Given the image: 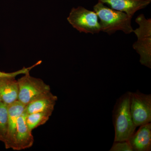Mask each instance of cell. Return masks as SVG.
Returning a JSON list of instances; mask_svg holds the SVG:
<instances>
[{
  "instance_id": "16",
  "label": "cell",
  "mask_w": 151,
  "mask_h": 151,
  "mask_svg": "<svg viewBox=\"0 0 151 151\" xmlns=\"http://www.w3.org/2000/svg\"><path fill=\"white\" fill-rule=\"evenodd\" d=\"M110 151H133L128 140L114 142Z\"/></svg>"
},
{
  "instance_id": "11",
  "label": "cell",
  "mask_w": 151,
  "mask_h": 151,
  "mask_svg": "<svg viewBox=\"0 0 151 151\" xmlns=\"http://www.w3.org/2000/svg\"><path fill=\"white\" fill-rule=\"evenodd\" d=\"M133 151H151V123L140 126L128 139Z\"/></svg>"
},
{
  "instance_id": "15",
  "label": "cell",
  "mask_w": 151,
  "mask_h": 151,
  "mask_svg": "<svg viewBox=\"0 0 151 151\" xmlns=\"http://www.w3.org/2000/svg\"><path fill=\"white\" fill-rule=\"evenodd\" d=\"M42 60H40L38 61L35 64H34L30 67L26 68L23 67L20 70H17L16 71H14L11 73H6V72H3V71H0V77H16L17 76L20 75V74H25L27 73H29L32 69L34 68L36 66L40 65L42 63Z\"/></svg>"
},
{
  "instance_id": "12",
  "label": "cell",
  "mask_w": 151,
  "mask_h": 151,
  "mask_svg": "<svg viewBox=\"0 0 151 151\" xmlns=\"http://www.w3.org/2000/svg\"><path fill=\"white\" fill-rule=\"evenodd\" d=\"M19 85L14 77H0V98L6 105L18 100Z\"/></svg>"
},
{
  "instance_id": "10",
  "label": "cell",
  "mask_w": 151,
  "mask_h": 151,
  "mask_svg": "<svg viewBox=\"0 0 151 151\" xmlns=\"http://www.w3.org/2000/svg\"><path fill=\"white\" fill-rule=\"evenodd\" d=\"M58 97L50 92H46L36 97L25 108L24 112L28 114L37 112L52 113Z\"/></svg>"
},
{
  "instance_id": "7",
  "label": "cell",
  "mask_w": 151,
  "mask_h": 151,
  "mask_svg": "<svg viewBox=\"0 0 151 151\" xmlns=\"http://www.w3.org/2000/svg\"><path fill=\"white\" fill-rule=\"evenodd\" d=\"M25 106L18 100L8 105L9 113L8 131L5 141L4 142L6 149L14 150L18 119L19 116L23 113Z\"/></svg>"
},
{
  "instance_id": "9",
  "label": "cell",
  "mask_w": 151,
  "mask_h": 151,
  "mask_svg": "<svg viewBox=\"0 0 151 151\" xmlns=\"http://www.w3.org/2000/svg\"><path fill=\"white\" fill-rule=\"evenodd\" d=\"M98 1L133 17L136 12L148 6L151 0H98Z\"/></svg>"
},
{
  "instance_id": "6",
  "label": "cell",
  "mask_w": 151,
  "mask_h": 151,
  "mask_svg": "<svg viewBox=\"0 0 151 151\" xmlns=\"http://www.w3.org/2000/svg\"><path fill=\"white\" fill-rule=\"evenodd\" d=\"M130 109L136 127L151 122V94L137 90L130 92Z\"/></svg>"
},
{
  "instance_id": "13",
  "label": "cell",
  "mask_w": 151,
  "mask_h": 151,
  "mask_svg": "<svg viewBox=\"0 0 151 151\" xmlns=\"http://www.w3.org/2000/svg\"><path fill=\"white\" fill-rule=\"evenodd\" d=\"M52 113L50 112H37L27 115V124L31 131L45 124L51 116Z\"/></svg>"
},
{
  "instance_id": "8",
  "label": "cell",
  "mask_w": 151,
  "mask_h": 151,
  "mask_svg": "<svg viewBox=\"0 0 151 151\" xmlns=\"http://www.w3.org/2000/svg\"><path fill=\"white\" fill-rule=\"evenodd\" d=\"M27 114L24 111L18 119L14 150L19 151L29 148L34 142L32 131L29 129L27 124Z\"/></svg>"
},
{
  "instance_id": "2",
  "label": "cell",
  "mask_w": 151,
  "mask_h": 151,
  "mask_svg": "<svg viewBox=\"0 0 151 151\" xmlns=\"http://www.w3.org/2000/svg\"><path fill=\"white\" fill-rule=\"evenodd\" d=\"M94 11L100 19L101 31L111 35L117 31H123L126 34L133 32L131 25L132 17L125 13L108 7L98 1L93 7Z\"/></svg>"
},
{
  "instance_id": "1",
  "label": "cell",
  "mask_w": 151,
  "mask_h": 151,
  "mask_svg": "<svg viewBox=\"0 0 151 151\" xmlns=\"http://www.w3.org/2000/svg\"><path fill=\"white\" fill-rule=\"evenodd\" d=\"M130 92L124 93L116 100L112 111L114 142L128 140L137 127L133 122L130 109Z\"/></svg>"
},
{
  "instance_id": "4",
  "label": "cell",
  "mask_w": 151,
  "mask_h": 151,
  "mask_svg": "<svg viewBox=\"0 0 151 151\" xmlns=\"http://www.w3.org/2000/svg\"><path fill=\"white\" fill-rule=\"evenodd\" d=\"M67 20L80 32L94 34L101 31L97 14L94 11L89 10L83 7L71 9Z\"/></svg>"
},
{
  "instance_id": "3",
  "label": "cell",
  "mask_w": 151,
  "mask_h": 151,
  "mask_svg": "<svg viewBox=\"0 0 151 151\" xmlns=\"http://www.w3.org/2000/svg\"><path fill=\"white\" fill-rule=\"evenodd\" d=\"M139 27L134 30L137 41L133 44V48L140 55L142 65L151 68V19H147L143 14L136 19Z\"/></svg>"
},
{
  "instance_id": "5",
  "label": "cell",
  "mask_w": 151,
  "mask_h": 151,
  "mask_svg": "<svg viewBox=\"0 0 151 151\" xmlns=\"http://www.w3.org/2000/svg\"><path fill=\"white\" fill-rule=\"evenodd\" d=\"M24 75L17 80L19 85L18 101L26 106L36 97L50 92V87L42 79L30 75L29 72Z\"/></svg>"
},
{
  "instance_id": "14",
  "label": "cell",
  "mask_w": 151,
  "mask_h": 151,
  "mask_svg": "<svg viewBox=\"0 0 151 151\" xmlns=\"http://www.w3.org/2000/svg\"><path fill=\"white\" fill-rule=\"evenodd\" d=\"M9 113L8 105L0 102V141H5L8 131Z\"/></svg>"
},
{
  "instance_id": "17",
  "label": "cell",
  "mask_w": 151,
  "mask_h": 151,
  "mask_svg": "<svg viewBox=\"0 0 151 151\" xmlns=\"http://www.w3.org/2000/svg\"><path fill=\"white\" fill-rule=\"evenodd\" d=\"M1 102V98H0V102Z\"/></svg>"
}]
</instances>
